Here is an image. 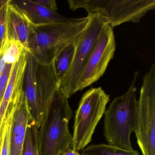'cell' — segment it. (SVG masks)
I'll list each match as a JSON object with an SVG mask.
<instances>
[{
  "label": "cell",
  "mask_w": 155,
  "mask_h": 155,
  "mask_svg": "<svg viewBox=\"0 0 155 155\" xmlns=\"http://www.w3.org/2000/svg\"><path fill=\"white\" fill-rule=\"evenodd\" d=\"M2 145V137L1 134H0V150H1V148Z\"/></svg>",
  "instance_id": "obj_25"
},
{
  "label": "cell",
  "mask_w": 155,
  "mask_h": 155,
  "mask_svg": "<svg viewBox=\"0 0 155 155\" xmlns=\"http://www.w3.org/2000/svg\"><path fill=\"white\" fill-rule=\"evenodd\" d=\"M13 104L10 101L2 120L0 134H1L2 145L0 155H10L11 128L13 114Z\"/></svg>",
  "instance_id": "obj_16"
},
{
  "label": "cell",
  "mask_w": 155,
  "mask_h": 155,
  "mask_svg": "<svg viewBox=\"0 0 155 155\" xmlns=\"http://www.w3.org/2000/svg\"><path fill=\"white\" fill-rule=\"evenodd\" d=\"M35 1L51 10L56 12L58 10V7L55 0H35Z\"/></svg>",
  "instance_id": "obj_21"
},
{
  "label": "cell",
  "mask_w": 155,
  "mask_h": 155,
  "mask_svg": "<svg viewBox=\"0 0 155 155\" xmlns=\"http://www.w3.org/2000/svg\"><path fill=\"white\" fill-rule=\"evenodd\" d=\"M13 2L24 12L30 21L35 26L75 22L80 19L66 18L43 7L35 1L18 0Z\"/></svg>",
  "instance_id": "obj_12"
},
{
  "label": "cell",
  "mask_w": 155,
  "mask_h": 155,
  "mask_svg": "<svg viewBox=\"0 0 155 155\" xmlns=\"http://www.w3.org/2000/svg\"><path fill=\"white\" fill-rule=\"evenodd\" d=\"M89 17L75 22L33 25L27 51L41 63L51 64L55 57L67 46L74 44L77 36L87 24Z\"/></svg>",
  "instance_id": "obj_4"
},
{
  "label": "cell",
  "mask_w": 155,
  "mask_h": 155,
  "mask_svg": "<svg viewBox=\"0 0 155 155\" xmlns=\"http://www.w3.org/2000/svg\"><path fill=\"white\" fill-rule=\"evenodd\" d=\"M6 65V63L3 58V50L2 45L1 48H0V76L3 72Z\"/></svg>",
  "instance_id": "obj_22"
},
{
  "label": "cell",
  "mask_w": 155,
  "mask_h": 155,
  "mask_svg": "<svg viewBox=\"0 0 155 155\" xmlns=\"http://www.w3.org/2000/svg\"><path fill=\"white\" fill-rule=\"evenodd\" d=\"M60 155H81L80 154L78 151L73 150L71 148L69 149L68 150Z\"/></svg>",
  "instance_id": "obj_23"
},
{
  "label": "cell",
  "mask_w": 155,
  "mask_h": 155,
  "mask_svg": "<svg viewBox=\"0 0 155 155\" xmlns=\"http://www.w3.org/2000/svg\"><path fill=\"white\" fill-rule=\"evenodd\" d=\"M58 89L52 65L41 63L27 51L24 91L31 119L39 128Z\"/></svg>",
  "instance_id": "obj_3"
},
{
  "label": "cell",
  "mask_w": 155,
  "mask_h": 155,
  "mask_svg": "<svg viewBox=\"0 0 155 155\" xmlns=\"http://www.w3.org/2000/svg\"><path fill=\"white\" fill-rule=\"evenodd\" d=\"M38 129L36 122L31 119L27 125L25 141L21 155H38Z\"/></svg>",
  "instance_id": "obj_17"
},
{
  "label": "cell",
  "mask_w": 155,
  "mask_h": 155,
  "mask_svg": "<svg viewBox=\"0 0 155 155\" xmlns=\"http://www.w3.org/2000/svg\"><path fill=\"white\" fill-rule=\"evenodd\" d=\"M3 58L6 64H12L19 59L23 50V46L17 41L10 40L7 36L2 45Z\"/></svg>",
  "instance_id": "obj_18"
},
{
  "label": "cell",
  "mask_w": 155,
  "mask_h": 155,
  "mask_svg": "<svg viewBox=\"0 0 155 155\" xmlns=\"http://www.w3.org/2000/svg\"><path fill=\"white\" fill-rule=\"evenodd\" d=\"M138 72H136L127 91L115 98L104 113L103 134L108 144L125 150H133L130 136L137 121L138 101L135 87Z\"/></svg>",
  "instance_id": "obj_2"
},
{
  "label": "cell",
  "mask_w": 155,
  "mask_h": 155,
  "mask_svg": "<svg viewBox=\"0 0 155 155\" xmlns=\"http://www.w3.org/2000/svg\"><path fill=\"white\" fill-rule=\"evenodd\" d=\"M116 50L113 28L107 24L101 31L87 61L79 83L78 91L97 81L106 71Z\"/></svg>",
  "instance_id": "obj_9"
},
{
  "label": "cell",
  "mask_w": 155,
  "mask_h": 155,
  "mask_svg": "<svg viewBox=\"0 0 155 155\" xmlns=\"http://www.w3.org/2000/svg\"><path fill=\"white\" fill-rule=\"evenodd\" d=\"M134 133L142 155H155V63L143 77Z\"/></svg>",
  "instance_id": "obj_8"
},
{
  "label": "cell",
  "mask_w": 155,
  "mask_h": 155,
  "mask_svg": "<svg viewBox=\"0 0 155 155\" xmlns=\"http://www.w3.org/2000/svg\"><path fill=\"white\" fill-rule=\"evenodd\" d=\"M33 25L24 12L12 1L7 5L6 36L20 43L26 51Z\"/></svg>",
  "instance_id": "obj_11"
},
{
  "label": "cell",
  "mask_w": 155,
  "mask_h": 155,
  "mask_svg": "<svg viewBox=\"0 0 155 155\" xmlns=\"http://www.w3.org/2000/svg\"><path fill=\"white\" fill-rule=\"evenodd\" d=\"M11 101L13 102V110L11 128L10 155H21L27 125L31 119L24 86L13 95Z\"/></svg>",
  "instance_id": "obj_10"
},
{
  "label": "cell",
  "mask_w": 155,
  "mask_h": 155,
  "mask_svg": "<svg viewBox=\"0 0 155 155\" xmlns=\"http://www.w3.org/2000/svg\"><path fill=\"white\" fill-rule=\"evenodd\" d=\"M74 52V44H69L55 57L52 61L51 65L59 85L71 65Z\"/></svg>",
  "instance_id": "obj_14"
},
{
  "label": "cell",
  "mask_w": 155,
  "mask_h": 155,
  "mask_svg": "<svg viewBox=\"0 0 155 155\" xmlns=\"http://www.w3.org/2000/svg\"><path fill=\"white\" fill-rule=\"evenodd\" d=\"M110 101V95L101 87L91 88L83 94L75 111L71 147L73 150H83L91 142L95 129Z\"/></svg>",
  "instance_id": "obj_6"
},
{
  "label": "cell",
  "mask_w": 155,
  "mask_h": 155,
  "mask_svg": "<svg viewBox=\"0 0 155 155\" xmlns=\"http://www.w3.org/2000/svg\"><path fill=\"white\" fill-rule=\"evenodd\" d=\"M7 6L0 12V48L6 37Z\"/></svg>",
  "instance_id": "obj_20"
},
{
  "label": "cell",
  "mask_w": 155,
  "mask_h": 155,
  "mask_svg": "<svg viewBox=\"0 0 155 155\" xmlns=\"http://www.w3.org/2000/svg\"><path fill=\"white\" fill-rule=\"evenodd\" d=\"M73 116L68 99L58 89L38 131V155H60L71 148L69 123Z\"/></svg>",
  "instance_id": "obj_1"
},
{
  "label": "cell",
  "mask_w": 155,
  "mask_h": 155,
  "mask_svg": "<svg viewBox=\"0 0 155 155\" xmlns=\"http://www.w3.org/2000/svg\"><path fill=\"white\" fill-rule=\"evenodd\" d=\"M27 58V51L24 49L19 59L12 64L8 85L0 104V130L6 110L12 97L24 86Z\"/></svg>",
  "instance_id": "obj_13"
},
{
  "label": "cell",
  "mask_w": 155,
  "mask_h": 155,
  "mask_svg": "<svg viewBox=\"0 0 155 155\" xmlns=\"http://www.w3.org/2000/svg\"><path fill=\"white\" fill-rule=\"evenodd\" d=\"M11 0H0V12L5 8Z\"/></svg>",
  "instance_id": "obj_24"
},
{
  "label": "cell",
  "mask_w": 155,
  "mask_h": 155,
  "mask_svg": "<svg viewBox=\"0 0 155 155\" xmlns=\"http://www.w3.org/2000/svg\"><path fill=\"white\" fill-rule=\"evenodd\" d=\"M81 155H140L137 150H127L111 146L102 144L91 145L82 150Z\"/></svg>",
  "instance_id": "obj_15"
},
{
  "label": "cell",
  "mask_w": 155,
  "mask_h": 155,
  "mask_svg": "<svg viewBox=\"0 0 155 155\" xmlns=\"http://www.w3.org/2000/svg\"><path fill=\"white\" fill-rule=\"evenodd\" d=\"M87 24L74 41L75 52L69 68L59 85L61 94L68 99L78 91L79 83L91 52L107 22L97 15H88Z\"/></svg>",
  "instance_id": "obj_7"
},
{
  "label": "cell",
  "mask_w": 155,
  "mask_h": 155,
  "mask_svg": "<svg viewBox=\"0 0 155 155\" xmlns=\"http://www.w3.org/2000/svg\"><path fill=\"white\" fill-rule=\"evenodd\" d=\"M70 9L84 8L88 15H97L112 28L122 23L139 22L155 8V0H68Z\"/></svg>",
  "instance_id": "obj_5"
},
{
  "label": "cell",
  "mask_w": 155,
  "mask_h": 155,
  "mask_svg": "<svg viewBox=\"0 0 155 155\" xmlns=\"http://www.w3.org/2000/svg\"><path fill=\"white\" fill-rule=\"evenodd\" d=\"M12 65L11 64H6L3 72L0 76V104L4 97V93L8 85Z\"/></svg>",
  "instance_id": "obj_19"
}]
</instances>
